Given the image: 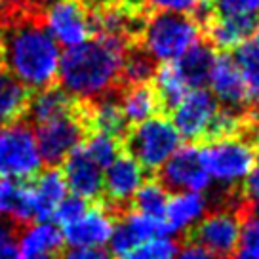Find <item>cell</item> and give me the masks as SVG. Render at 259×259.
<instances>
[{
    "mask_svg": "<svg viewBox=\"0 0 259 259\" xmlns=\"http://www.w3.org/2000/svg\"><path fill=\"white\" fill-rule=\"evenodd\" d=\"M2 67L25 88L40 92L54 86L59 71V46L44 27L42 8L21 0L0 10Z\"/></svg>",
    "mask_w": 259,
    "mask_h": 259,
    "instance_id": "1",
    "label": "cell"
},
{
    "mask_svg": "<svg viewBox=\"0 0 259 259\" xmlns=\"http://www.w3.org/2000/svg\"><path fill=\"white\" fill-rule=\"evenodd\" d=\"M126 50V40L116 36H97L74 48H67L59 59L57 71L61 90L80 103L114 92L120 86Z\"/></svg>",
    "mask_w": 259,
    "mask_h": 259,
    "instance_id": "2",
    "label": "cell"
},
{
    "mask_svg": "<svg viewBox=\"0 0 259 259\" xmlns=\"http://www.w3.org/2000/svg\"><path fill=\"white\" fill-rule=\"evenodd\" d=\"M200 25L191 16L156 12L143 25V50L153 61L174 63L176 59L200 42Z\"/></svg>",
    "mask_w": 259,
    "mask_h": 259,
    "instance_id": "3",
    "label": "cell"
},
{
    "mask_svg": "<svg viewBox=\"0 0 259 259\" xmlns=\"http://www.w3.org/2000/svg\"><path fill=\"white\" fill-rule=\"evenodd\" d=\"M198 151L210 179L227 187L229 191H235L238 183L246 181L255 166L253 143L244 136L206 141V145Z\"/></svg>",
    "mask_w": 259,
    "mask_h": 259,
    "instance_id": "4",
    "label": "cell"
},
{
    "mask_svg": "<svg viewBox=\"0 0 259 259\" xmlns=\"http://www.w3.org/2000/svg\"><path fill=\"white\" fill-rule=\"evenodd\" d=\"M179 147L178 130L164 114H154L126 132V151L143 170H160Z\"/></svg>",
    "mask_w": 259,
    "mask_h": 259,
    "instance_id": "5",
    "label": "cell"
},
{
    "mask_svg": "<svg viewBox=\"0 0 259 259\" xmlns=\"http://www.w3.org/2000/svg\"><path fill=\"white\" fill-rule=\"evenodd\" d=\"M42 171V158L34 132L27 122L0 126V176L2 179L31 181Z\"/></svg>",
    "mask_w": 259,
    "mask_h": 259,
    "instance_id": "6",
    "label": "cell"
},
{
    "mask_svg": "<svg viewBox=\"0 0 259 259\" xmlns=\"http://www.w3.org/2000/svg\"><path fill=\"white\" fill-rule=\"evenodd\" d=\"M86 136L88 126L82 103H78V109L74 113L40 124L34 134L42 162H46L50 168H57L61 162H65V158L80 145Z\"/></svg>",
    "mask_w": 259,
    "mask_h": 259,
    "instance_id": "7",
    "label": "cell"
},
{
    "mask_svg": "<svg viewBox=\"0 0 259 259\" xmlns=\"http://www.w3.org/2000/svg\"><path fill=\"white\" fill-rule=\"evenodd\" d=\"M242 211L235 208L211 211L189 231V242L218 257H231L238 242Z\"/></svg>",
    "mask_w": 259,
    "mask_h": 259,
    "instance_id": "8",
    "label": "cell"
},
{
    "mask_svg": "<svg viewBox=\"0 0 259 259\" xmlns=\"http://www.w3.org/2000/svg\"><path fill=\"white\" fill-rule=\"evenodd\" d=\"M44 27L57 44L74 48L92 32L90 10L82 0H54L42 8Z\"/></svg>",
    "mask_w": 259,
    "mask_h": 259,
    "instance_id": "9",
    "label": "cell"
},
{
    "mask_svg": "<svg viewBox=\"0 0 259 259\" xmlns=\"http://www.w3.org/2000/svg\"><path fill=\"white\" fill-rule=\"evenodd\" d=\"M156 181L166 191L176 193H204L211 185V179L200 158V151L191 143L179 147L162 164Z\"/></svg>",
    "mask_w": 259,
    "mask_h": 259,
    "instance_id": "10",
    "label": "cell"
},
{
    "mask_svg": "<svg viewBox=\"0 0 259 259\" xmlns=\"http://www.w3.org/2000/svg\"><path fill=\"white\" fill-rule=\"evenodd\" d=\"M219 111V103L210 94V90L196 88L191 90L183 101L171 113V124L178 130L179 138L187 141H200L206 139L210 126Z\"/></svg>",
    "mask_w": 259,
    "mask_h": 259,
    "instance_id": "11",
    "label": "cell"
},
{
    "mask_svg": "<svg viewBox=\"0 0 259 259\" xmlns=\"http://www.w3.org/2000/svg\"><path fill=\"white\" fill-rule=\"evenodd\" d=\"M143 183V168L130 154H118L103 176V191L107 198L101 206H105L114 218H118L122 211H126L124 206L134 198Z\"/></svg>",
    "mask_w": 259,
    "mask_h": 259,
    "instance_id": "12",
    "label": "cell"
},
{
    "mask_svg": "<svg viewBox=\"0 0 259 259\" xmlns=\"http://www.w3.org/2000/svg\"><path fill=\"white\" fill-rule=\"evenodd\" d=\"M166 225L162 219H153L138 211H122L116 218L113 227V235L109 238L111 255L124 259L141 244L166 236Z\"/></svg>",
    "mask_w": 259,
    "mask_h": 259,
    "instance_id": "13",
    "label": "cell"
},
{
    "mask_svg": "<svg viewBox=\"0 0 259 259\" xmlns=\"http://www.w3.org/2000/svg\"><path fill=\"white\" fill-rule=\"evenodd\" d=\"M208 84H210V94L215 97L218 103L223 105V109L242 113L244 107L250 103L242 73L236 65L235 57L229 54L215 56L210 76H208Z\"/></svg>",
    "mask_w": 259,
    "mask_h": 259,
    "instance_id": "14",
    "label": "cell"
},
{
    "mask_svg": "<svg viewBox=\"0 0 259 259\" xmlns=\"http://www.w3.org/2000/svg\"><path fill=\"white\" fill-rule=\"evenodd\" d=\"M114 215L105 206L88 208L76 223L65 227L63 240L71 248H101L113 235Z\"/></svg>",
    "mask_w": 259,
    "mask_h": 259,
    "instance_id": "15",
    "label": "cell"
},
{
    "mask_svg": "<svg viewBox=\"0 0 259 259\" xmlns=\"http://www.w3.org/2000/svg\"><path fill=\"white\" fill-rule=\"evenodd\" d=\"M63 178L73 194L84 200H96L103 193V171L78 145L63 162Z\"/></svg>",
    "mask_w": 259,
    "mask_h": 259,
    "instance_id": "16",
    "label": "cell"
},
{
    "mask_svg": "<svg viewBox=\"0 0 259 259\" xmlns=\"http://www.w3.org/2000/svg\"><path fill=\"white\" fill-rule=\"evenodd\" d=\"M208 211V198L202 193H176L164 211V225L168 235L189 233Z\"/></svg>",
    "mask_w": 259,
    "mask_h": 259,
    "instance_id": "17",
    "label": "cell"
},
{
    "mask_svg": "<svg viewBox=\"0 0 259 259\" xmlns=\"http://www.w3.org/2000/svg\"><path fill=\"white\" fill-rule=\"evenodd\" d=\"M31 185V183H29ZM67 196V183L61 170L57 168H48L40 171L34 183L31 185V198L32 210H34V219L40 223L50 221L54 218V211L59 206V202Z\"/></svg>",
    "mask_w": 259,
    "mask_h": 259,
    "instance_id": "18",
    "label": "cell"
},
{
    "mask_svg": "<svg viewBox=\"0 0 259 259\" xmlns=\"http://www.w3.org/2000/svg\"><path fill=\"white\" fill-rule=\"evenodd\" d=\"M255 25H257L255 17L211 14V17L204 23V27H206V34H208L211 48L231 50L238 48L244 42H248V38L255 31Z\"/></svg>",
    "mask_w": 259,
    "mask_h": 259,
    "instance_id": "19",
    "label": "cell"
},
{
    "mask_svg": "<svg viewBox=\"0 0 259 259\" xmlns=\"http://www.w3.org/2000/svg\"><path fill=\"white\" fill-rule=\"evenodd\" d=\"M78 103L80 101L73 99L65 90L57 88V86H50V88L40 90L34 96L29 97L25 116H29L31 122L40 126V124H46V122L74 113L78 109Z\"/></svg>",
    "mask_w": 259,
    "mask_h": 259,
    "instance_id": "20",
    "label": "cell"
},
{
    "mask_svg": "<svg viewBox=\"0 0 259 259\" xmlns=\"http://www.w3.org/2000/svg\"><path fill=\"white\" fill-rule=\"evenodd\" d=\"M17 244L21 259H59L63 248V235L54 223L44 221L29 227Z\"/></svg>",
    "mask_w": 259,
    "mask_h": 259,
    "instance_id": "21",
    "label": "cell"
},
{
    "mask_svg": "<svg viewBox=\"0 0 259 259\" xmlns=\"http://www.w3.org/2000/svg\"><path fill=\"white\" fill-rule=\"evenodd\" d=\"M0 215L17 227L27 225L34 219L31 185L27 181L0 179Z\"/></svg>",
    "mask_w": 259,
    "mask_h": 259,
    "instance_id": "22",
    "label": "cell"
},
{
    "mask_svg": "<svg viewBox=\"0 0 259 259\" xmlns=\"http://www.w3.org/2000/svg\"><path fill=\"white\" fill-rule=\"evenodd\" d=\"M215 59V52L206 42H196L193 48H189L183 56L174 61V67L181 80L187 84L189 90L204 88L208 84L211 65Z\"/></svg>",
    "mask_w": 259,
    "mask_h": 259,
    "instance_id": "23",
    "label": "cell"
},
{
    "mask_svg": "<svg viewBox=\"0 0 259 259\" xmlns=\"http://www.w3.org/2000/svg\"><path fill=\"white\" fill-rule=\"evenodd\" d=\"M118 105L126 124H132V126L145 122L147 118H151L160 111L156 94L149 84L126 86L118 96Z\"/></svg>",
    "mask_w": 259,
    "mask_h": 259,
    "instance_id": "24",
    "label": "cell"
},
{
    "mask_svg": "<svg viewBox=\"0 0 259 259\" xmlns=\"http://www.w3.org/2000/svg\"><path fill=\"white\" fill-rule=\"evenodd\" d=\"M31 92L0 65V126H6L25 116Z\"/></svg>",
    "mask_w": 259,
    "mask_h": 259,
    "instance_id": "25",
    "label": "cell"
},
{
    "mask_svg": "<svg viewBox=\"0 0 259 259\" xmlns=\"http://www.w3.org/2000/svg\"><path fill=\"white\" fill-rule=\"evenodd\" d=\"M153 80V90L156 94V99H158L160 111H166V113L174 111L183 101V97L191 92L187 88L185 82L181 80V76L178 74L174 63H164L160 69H156Z\"/></svg>",
    "mask_w": 259,
    "mask_h": 259,
    "instance_id": "26",
    "label": "cell"
},
{
    "mask_svg": "<svg viewBox=\"0 0 259 259\" xmlns=\"http://www.w3.org/2000/svg\"><path fill=\"white\" fill-rule=\"evenodd\" d=\"M154 61L143 48H128L120 69V86H139L153 80Z\"/></svg>",
    "mask_w": 259,
    "mask_h": 259,
    "instance_id": "27",
    "label": "cell"
},
{
    "mask_svg": "<svg viewBox=\"0 0 259 259\" xmlns=\"http://www.w3.org/2000/svg\"><path fill=\"white\" fill-rule=\"evenodd\" d=\"M235 61L242 73L248 101L259 109V46L253 40L244 42L236 50Z\"/></svg>",
    "mask_w": 259,
    "mask_h": 259,
    "instance_id": "28",
    "label": "cell"
},
{
    "mask_svg": "<svg viewBox=\"0 0 259 259\" xmlns=\"http://www.w3.org/2000/svg\"><path fill=\"white\" fill-rule=\"evenodd\" d=\"M168 191L156 181L149 179L138 189V193L134 194L132 202H134V211L149 215L153 219H164V211L168 206Z\"/></svg>",
    "mask_w": 259,
    "mask_h": 259,
    "instance_id": "29",
    "label": "cell"
},
{
    "mask_svg": "<svg viewBox=\"0 0 259 259\" xmlns=\"http://www.w3.org/2000/svg\"><path fill=\"white\" fill-rule=\"evenodd\" d=\"M82 149H84L90 158L103 170V168H109V166L113 164L114 158L118 156L120 139L113 138V136H109V134H103V132H90L88 139H86V143L82 145Z\"/></svg>",
    "mask_w": 259,
    "mask_h": 259,
    "instance_id": "30",
    "label": "cell"
},
{
    "mask_svg": "<svg viewBox=\"0 0 259 259\" xmlns=\"http://www.w3.org/2000/svg\"><path fill=\"white\" fill-rule=\"evenodd\" d=\"M231 259H259V213H246L240 219V233Z\"/></svg>",
    "mask_w": 259,
    "mask_h": 259,
    "instance_id": "31",
    "label": "cell"
},
{
    "mask_svg": "<svg viewBox=\"0 0 259 259\" xmlns=\"http://www.w3.org/2000/svg\"><path fill=\"white\" fill-rule=\"evenodd\" d=\"M178 251L179 248L176 240L160 236V238H154V240L141 244L139 248H136L124 259H176Z\"/></svg>",
    "mask_w": 259,
    "mask_h": 259,
    "instance_id": "32",
    "label": "cell"
},
{
    "mask_svg": "<svg viewBox=\"0 0 259 259\" xmlns=\"http://www.w3.org/2000/svg\"><path fill=\"white\" fill-rule=\"evenodd\" d=\"M86 211H88V200H84L76 194H71V196H65L59 202V206L54 211V219H56L57 225H61L65 229V227L76 223Z\"/></svg>",
    "mask_w": 259,
    "mask_h": 259,
    "instance_id": "33",
    "label": "cell"
},
{
    "mask_svg": "<svg viewBox=\"0 0 259 259\" xmlns=\"http://www.w3.org/2000/svg\"><path fill=\"white\" fill-rule=\"evenodd\" d=\"M213 14L218 16L255 17L259 16V0H215Z\"/></svg>",
    "mask_w": 259,
    "mask_h": 259,
    "instance_id": "34",
    "label": "cell"
},
{
    "mask_svg": "<svg viewBox=\"0 0 259 259\" xmlns=\"http://www.w3.org/2000/svg\"><path fill=\"white\" fill-rule=\"evenodd\" d=\"M149 6L158 12H168V14H183V16H193V12L198 8L200 0H147Z\"/></svg>",
    "mask_w": 259,
    "mask_h": 259,
    "instance_id": "35",
    "label": "cell"
},
{
    "mask_svg": "<svg viewBox=\"0 0 259 259\" xmlns=\"http://www.w3.org/2000/svg\"><path fill=\"white\" fill-rule=\"evenodd\" d=\"M242 198L250 210L251 208H259V154H257V164L253 166L251 174L246 178Z\"/></svg>",
    "mask_w": 259,
    "mask_h": 259,
    "instance_id": "36",
    "label": "cell"
},
{
    "mask_svg": "<svg viewBox=\"0 0 259 259\" xmlns=\"http://www.w3.org/2000/svg\"><path fill=\"white\" fill-rule=\"evenodd\" d=\"M59 259H113V255L103 248H69Z\"/></svg>",
    "mask_w": 259,
    "mask_h": 259,
    "instance_id": "37",
    "label": "cell"
},
{
    "mask_svg": "<svg viewBox=\"0 0 259 259\" xmlns=\"http://www.w3.org/2000/svg\"><path fill=\"white\" fill-rule=\"evenodd\" d=\"M176 259H221V257L202 250V248H198V246H194V244H189L181 251H178Z\"/></svg>",
    "mask_w": 259,
    "mask_h": 259,
    "instance_id": "38",
    "label": "cell"
},
{
    "mask_svg": "<svg viewBox=\"0 0 259 259\" xmlns=\"http://www.w3.org/2000/svg\"><path fill=\"white\" fill-rule=\"evenodd\" d=\"M17 235H19V229H17L16 223H12L10 219L0 215V244L16 240Z\"/></svg>",
    "mask_w": 259,
    "mask_h": 259,
    "instance_id": "39",
    "label": "cell"
},
{
    "mask_svg": "<svg viewBox=\"0 0 259 259\" xmlns=\"http://www.w3.org/2000/svg\"><path fill=\"white\" fill-rule=\"evenodd\" d=\"M31 6H36V8H44V6H48L50 2H54V0H27Z\"/></svg>",
    "mask_w": 259,
    "mask_h": 259,
    "instance_id": "40",
    "label": "cell"
},
{
    "mask_svg": "<svg viewBox=\"0 0 259 259\" xmlns=\"http://www.w3.org/2000/svg\"><path fill=\"white\" fill-rule=\"evenodd\" d=\"M17 2H21V0H0V10L10 8V6H14Z\"/></svg>",
    "mask_w": 259,
    "mask_h": 259,
    "instance_id": "41",
    "label": "cell"
},
{
    "mask_svg": "<svg viewBox=\"0 0 259 259\" xmlns=\"http://www.w3.org/2000/svg\"><path fill=\"white\" fill-rule=\"evenodd\" d=\"M253 42L259 46V21H257V25H255V31H253Z\"/></svg>",
    "mask_w": 259,
    "mask_h": 259,
    "instance_id": "42",
    "label": "cell"
},
{
    "mask_svg": "<svg viewBox=\"0 0 259 259\" xmlns=\"http://www.w3.org/2000/svg\"><path fill=\"white\" fill-rule=\"evenodd\" d=\"M0 56H2V29H0Z\"/></svg>",
    "mask_w": 259,
    "mask_h": 259,
    "instance_id": "43",
    "label": "cell"
}]
</instances>
